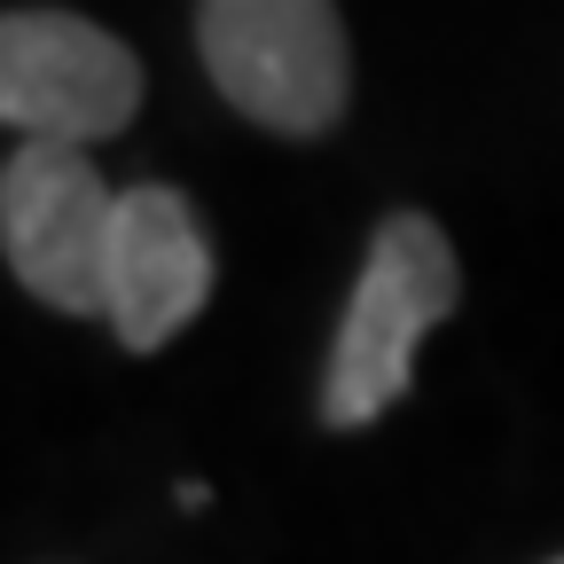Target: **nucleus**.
Returning a JSON list of instances; mask_svg holds the SVG:
<instances>
[{
	"instance_id": "obj_1",
	"label": "nucleus",
	"mask_w": 564,
	"mask_h": 564,
	"mask_svg": "<svg viewBox=\"0 0 564 564\" xmlns=\"http://www.w3.org/2000/svg\"><path fill=\"white\" fill-rule=\"evenodd\" d=\"M455 299H463V267H455L447 236L423 212H392L361 259L352 306H345L337 345H329V377H322L329 432H361V423H377L408 392L423 329L447 322Z\"/></svg>"
},
{
	"instance_id": "obj_2",
	"label": "nucleus",
	"mask_w": 564,
	"mask_h": 564,
	"mask_svg": "<svg viewBox=\"0 0 564 564\" xmlns=\"http://www.w3.org/2000/svg\"><path fill=\"white\" fill-rule=\"evenodd\" d=\"M196 47L212 87L274 133H322L345 110L352 55L329 0H204Z\"/></svg>"
},
{
	"instance_id": "obj_3",
	"label": "nucleus",
	"mask_w": 564,
	"mask_h": 564,
	"mask_svg": "<svg viewBox=\"0 0 564 564\" xmlns=\"http://www.w3.org/2000/svg\"><path fill=\"white\" fill-rule=\"evenodd\" d=\"M110 220L118 196L102 188L87 150L24 141L0 173V243L32 299L63 314H102L110 306Z\"/></svg>"
},
{
	"instance_id": "obj_4",
	"label": "nucleus",
	"mask_w": 564,
	"mask_h": 564,
	"mask_svg": "<svg viewBox=\"0 0 564 564\" xmlns=\"http://www.w3.org/2000/svg\"><path fill=\"white\" fill-rule=\"evenodd\" d=\"M141 102V63L87 17L63 9H17L0 24V118L24 141L87 150L118 133Z\"/></svg>"
},
{
	"instance_id": "obj_5",
	"label": "nucleus",
	"mask_w": 564,
	"mask_h": 564,
	"mask_svg": "<svg viewBox=\"0 0 564 564\" xmlns=\"http://www.w3.org/2000/svg\"><path fill=\"white\" fill-rule=\"evenodd\" d=\"M204 299H212V243L188 196L158 181L126 188L110 220V306H102L118 345L158 352L181 322H196Z\"/></svg>"
},
{
	"instance_id": "obj_6",
	"label": "nucleus",
	"mask_w": 564,
	"mask_h": 564,
	"mask_svg": "<svg viewBox=\"0 0 564 564\" xmlns=\"http://www.w3.org/2000/svg\"><path fill=\"white\" fill-rule=\"evenodd\" d=\"M556 564H564V556H556Z\"/></svg>"
}]
</instances>
